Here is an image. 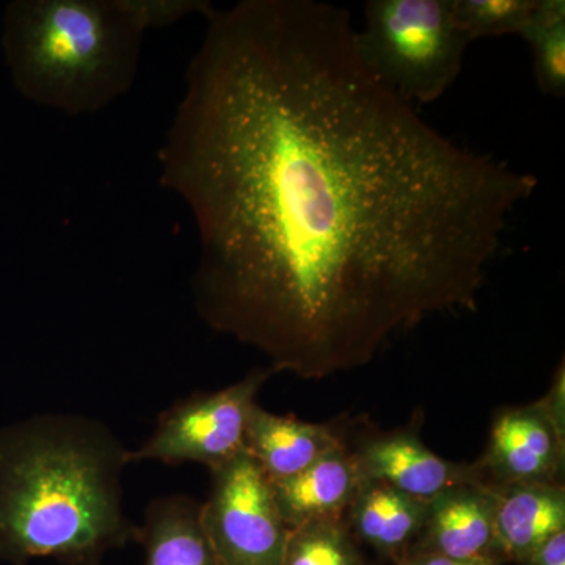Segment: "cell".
I'll use <instances>...</instances> for the list:
<instances>
[{
    "label": "cell",
    "mask_w": 565,
    "mask_h": 565,
    "mask_svg": "<svg viewBox=\"0 0 565 565\" xmlns=\"http://www.w3.org/2000/svg\"><path fill=\"white\" fill-rule=\"evenodd\" d=\"M204 18L158 161L195 223L207 327L274 373L323 379L430 316L475 311L537 178L386 90L344 7L241 0Z\"/></svg>",
    "instance_id": "6da1fadb"
},
{
    "label": "cell",
    "mask_w": 565,
    "mask_h": 565,
    "mask_svg": "<svg viewBox=\"0 0 565 565\" xmlns=\"http://www.w3.org/2000/svg\"><path fill=\"white\" fill-rule=\"evenodd\" d=\"M128 456L84 416L40 415L0 429V556L93 565L136 537L122 511Z\"/></svg>",
    "instance_id": "7a4b0ae2"
},
{
    "label": "cell",
    "mask_w": 565,
    "mask_h": 565,
    "mask_svg": "<svg viewBox=\"0 0 565 565\" xmlns=\"http://www.w3.org/2000/svg\"><path fill=\"white\" fill-rule=\"evenodd\" d=\"M151 29L145 0H13L0 47L22 98L85 117L131 92Z\"/></svg>",
    "instance_id": "3957f363"
},
{
    "label": "cell",
    "mask_w": 565,
    "mask_h": 565,
    "mask_svg": "<svg viewBox=\"0 0 565 565\" xmlns=\"http://www.w3.org/2000/svg\"><path fill=\"white\" fill-rule=\"evenodd\" d=\"M355 43L374 79L412 106L437 102L455 85L470 46L449 0H371Z\"/></svg>",
    "instance_id": "277c9868"
},
{
    "label": "cell",
    "mask_w": 565,
    "mask_h": 565,
    "mask_svg": "<svg viewBox=\"0 0 565 565\" xmlns=\"http://www.w3.org/2000/svg\"><path fill=\"white\" fill-rule=\"evenodd\" d=\"M273 373L253 371L221 392L196 394L174 404L163 412L151 437L136 451H129V463L192 462L214 471L243 455L256 394Z\"/></svg>",
    "instance_id": "5b68a950"
},
{
    "label": "cell",
    "mask_w": 565,
    "mask_h": 565,
    "mask_svg": "<svg viewBox=\"0 0 565 565\" xmlns=\"http://www.w3.org/2000/svg\"><path fill=\"white\" fill-rule=\"evenodd\" d=\"M204 533L222 565H282L289 530L273 486L247 452L211 471Z\"/></svg>",
    "instance_id": "8992f818"
},
{
    "label": "cell",
    "mask_w": 565,
    "mask_h": 565,
    "mask_svg": "<svg viewBox=\"0 0 565 565\" xmlns=\"http://www.w3.org/2000/svg\"><path fill=\"white\" fill-rule=\"evenodd\" d=\"M565 437L557 433L541 403L508 408L494 418L489 445L478 460L486 484H561Z\"/></svg>",
    "instance_id": "52a82bcc"
},
{
    "label": "cell",
    "mask_w": 565,
    "mask_h": 565,
    "mask_svg": "<svg viewBox=\"0 0 565 565\" xmlns=\"http://www.w3.org/2000/svg\"><path fill=\"white\" fill-rule=\"evenodd\" d=\"M353 457L363 481L382 482L416 500H433L457 486L486 484L478 463L446 460L411 433L381 435L353 451Z\"/></svg>",
    "instance_id": "ba28073f"
},
{
    "label": "cell",
    "mask_w": 565,
    "mask_h": 565,
    "mask_svg": "<svg viewBox=\"0 0 565 565\" xmlns=\"http://www.w3.org/2000/svg\"><path fill=\"white\" fill-rule=\"evenodd\" d=\"M497 505L498 490L481 482L445 490L427 501L424 525L407 555L500 557L494 544Z\"/></svg>",
    "instance_id": "9c48e42d"
},
{
    "label": "cell",
    "mask_w": 565,
    "mask_h": 565,
    "mask_svg": "<svg viewBox=\"0 0 565 565\" xmlns=\"http://www.w3.org/2000/svg\"><path fill=\"white\" fill-rule=\"evenodd\" d=\"M362 482L355 457L344 445L302 473L270 486L286 526L296 530L321 520L345 519Z\"/></svg>",
    "instance_id": "30bf717a"
},
{
    "label": "cell",
    "mask_w": 565,
    "mask_h": 565,
    "mask_svg": "<svg viewBox=\"0 0 565 565\" xmlns=\"http://www.w3.org/2000/svg\"><path fill=\"white\" fill-rule=\"evenodd\" d=\"M344 446L332 427L278 416L253 407L245 434V452L270 482L302 473L322 457Z\"/></svg>",
    "instance_id": "8fae6325"
},
{
    "label": "cell",
    "mask_w": 565,
    "mask_h": 565,
    "mask_svg": "<svg viewBox=\"0 0 565 565\" xmlns=\"http://www.w3.org/2000/svg\"><path fill=\"white\" fill-rule=\"evenodd\" d=\"M498 490L494 544L503 563L522 564L542 542L565 530L563 484H514Z\"/></svg>",
    "instance_id": "7c38bea8"
},
{
    "label": "cell",
    "mask_w": 565,
    "mask_h": 565,
    "mask_svg": "<svg viewBox=\"0 0 565 565\" xmlns=\"http://www.w3.org/2000/svg\"><path fill=\"white\" fill-rule=\"evenodd\" d=\"M426 504L382 482L363 481L345 523L356 542L396 563L415 544L426 519Z\"/></svg>",
    "instance_id": "4fadbf2b"
},
{
    "label": "cell",
    "mask_w": 565,
    "mask_h": 565,
    "mask_svg": "<svg viewBox=\"0 0 565 565\" xmlns=\"http://www.w3.org/2000/svg\"><path fill=\"white\" fill-rule=\"evenodd\" d=\"M145 565H222L204 533L202 504L188 497L152 501L141 530Z\"/></svg>",
    "instance_id": "5bb4252c"
},
{
    "label": "cell",
    "mask_w": 565,
    "mask_h": 565,
    "mask_svg": "<svg viewBox=\"0 0 565 565\" xmlns=\"http://www.w3.org/2000/svg\"><path fill=\"white\" fill-rule=\"evenodd\" d=\"M533 55L539 92L552 98L565 95V2L537 0L533 17L520 33Z\"/></svg>",
    "instance_id": "9a60e30c"
},
{
    "label": "cell",
    "mask_w": 565,
    "mask_h": 565,
    "mask_svg": "<svg viewBox=\"0 0 565 565\" xmlns=\"http://www.w3.org/2000/svg\"><path fill=\"white\" fill-rule=\"evenodd\" d=\"M345 519L321 520L291 530L282 565H366Z\"/></svg>",
    "instance_id": "2e32d148"
},
{
    "label": "cell",
    "mask_w": 565,
    "mask_h": 565,
    "mask_svg": "<svg viewBox=\"0 0 565 565\" xmlns=\"http://www.w3.org/2000/svg\"><path fill=\"white\" fill-rule=\"evenodd\" d=\"M452 17L468 43L519 35L533 17L537 0H449Z\"/></svg>",
    "instance_id": "e0dca14e"
},
{
    "label": "cell",
    "mask_w": 565,
    "mask_h": 565,
    "mask_svg": "<svg viewBox=\"0 0 565 565\" xmlns=\"http://www.w3.org/2000/svg\"><path fill=\"white\" fill-rule=\"evenodd\" d=\"M557 433L565 437V374L564 363L557 370L555 382L544 399L539 401Z\"/></svg>",
    "instance_id": "ac0fdd59"
},
{
    "label": "cell",
    "mask_w": 565,
    "mask_h": 565,
    "mask_svg": "<svg viewBox=\"0 0 565 565\" xmlns=\"http://www.w3.org/2000/svg\"><path fill=\"white\" fill-rule=\"evenodd\" d=\"M520 565H565V530L542 542Z\"/></svg>",
    "instance_id": "d6986e66"
},
{
    "label": "cell",
    "mask_w": 565,
    "mask_h": 565,
    "mask_svg": "<svg viewBox=\"0 0 565 565\" xmlns=\"http://www.w3.org/2000/svg\"><path fill=\"white\" fill-rule=\"evenodd\" d=\"M500 557H479V559H452V557L438 555H424V553H415V555H405L396 561L394 565H503Z\"/></svg>",
    "instance_id": "ffe728a7"
}]
</instances>
